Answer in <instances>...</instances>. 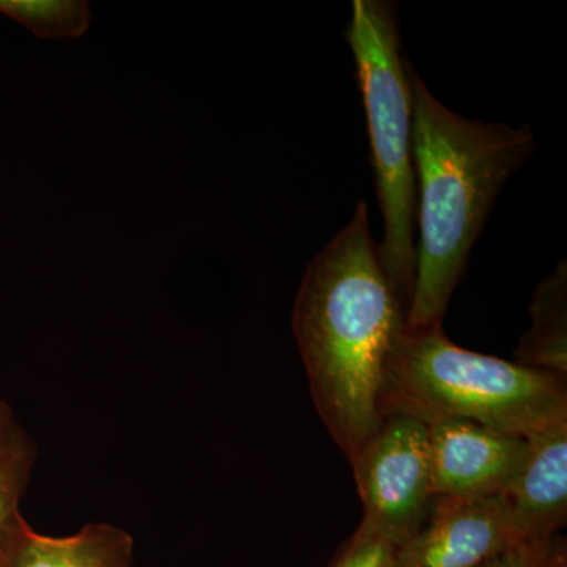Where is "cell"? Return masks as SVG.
Listing matches in <instances>:
<instances>
[{"mask_svg": "<svg viewBox=\"0 0 567 567\" xmlns=\"http://www.w3.org/2000/svg\"><path fill=\"white\" fill-rule=\"evenodd\" d=\"M330 567H395V548L360 525Z\"/></svg>", "mask_w": 567, "mask_h": 567, "instance_id": "13", "label": "cell"}, {"mask_svg": "<svg viewBox=\"0 0 567 567\" xmlns=\"http://www.w3.org/2000/svg\"><path fill=\"white\" fill-rule=\"evenodd\" d=\"M405 327L361 203L309 264L292 317L317 413L347 461L385 417L388 358Z\"/></svg>", "mask_w": 567, "mask_h": 567, "instance_id": "1", "label": "cell"}, {"mask_svg": "<svg viewBox=\"0 0 567 567\" xmlns=\"http://www.w3.org/2000/svg\"><path fill=\"white\" fill-rule=\"evenodd\" d=\"M134 539L111 524H87L74 535H41L17 514L0 533V567H132Z\"/></svg>", "mask_w": 567, "mask_h": 567, "instance_id": "9", "label": "cell"}, {"mask_svg": "<svg viewBox=\"0 0 567 567\" xmlns=\"http://www.w3.org/2000/svg\"><path fill=\"white\" fill-rule=\"evenodd\" d=\"M363 505L361 527L394 548L423 528L434 503L427 425L386 413L352 461Z\"/></svg>", "mask_w": 567, "mask_h": 567, "instance_id": "5", "label": "cell"}, {"mask_svg": "<svg viewBox=\"0 0 567 567\" xmlns=\"http://www.w3.org/2000/svg\"><path fill=\"white\" fill-rule=\"evenodd\" d=\"M347 40L357 61L383 215L380 262L395 297L409 311L416 276V174L409 69L399 47L390 3L354 0Z\"/></svg>", "mask_w": 567, "mask_h": 567, "instance_id": "4", "label": "cell"}, {"mask_svg": "<svg viewBox=\"0 0 567 567\" xmlns=\"http://www.w3.org/2000/svg\"><path fill=\"white\" fill-rule=\"evenodd\" d=\"M563 558H567L566 540L558 535L543 543L516 544L481 567H555Z\"/></svg>", "mask_w": 567, "mask_h": 567, "instance_id": "14", "label": "cell"}, {"mask_svg": "<svg viewBox=\"0 0 567 567\" xmlns=\"http://www.w3.org/2000/svg\"><path fill=\"white\" fill-rule=\"evenodd\" d=\"M35 442L7 402L0 401V533L20 513L35 465Z\"/></svg>", "mask_w": 567, "mask_h": 567, "instance_id": "11", "label": "cell"}, {"mask_svg": "<svg viewBox=\"0 0 567 567\" xmlns=\"http://www.w3.org/2000/svg\"><path fill=\"white\" fill-rule=\"evenodd\" d=\"M383 410L425 425L464 420L529 439L567 421V383L566 377L470 352L442 327H405L388 358Z\"/></svg>", "mask_w": 567, "mask_h": 567, "instance_id": "3", "label": "cell"}, {"mask_svg": "<svg viewBox=\"0 0 567 567\" xmlns=\"http://www.w3.org/2000/svg\"><path fill=\"white\" fill-rule=\"evenodd\" d=\"M555 567H567V558H563Z\"/></svg>", "mask_w": 567, "mask_h": 567, "instance_id": "15", "label": "cell"}, {"mask_svg": "<svg viewBox=\"0 0 567 567\" xmlns=\"http://www.w3.org/2000/svg\"><path fill=\"white\" fill-rule=\"evenodd\" d=\"M413 103V163L420 177V246L406 311L412 330L442 327L470 251L507 178L535 140L506 123L466 121L443 106L406 63Z\"/></svg>", "mask_w": 567, "mask_h": 567, "instance_id": "2", "label": "cell"}, {"mask_svg": "<svg viewBox=\"0 0 567 567\" xmlns=\"http://www.w3.org/2000/svg\"><path fill=\"white\" fill-rule=\"evenodd\" d=\"M527 440V462L506 498L518 543H543L567 524V421Z\"/></svg>", "mask_w": 567, "mask_h": 567, "instance_id": "8", "label": "cell"}, {"mask_svg": "<svg viewBox=\"0 0 567 567\" xmlns=\"http://www.w3.org/2000/svg\"><path fill=\"white\" fill-rule=\"evenodd\" d=\"M516 544L506 495L435 496L423 528L395 548V567H481Z\"/></svg>", "mask_w": 567, "mask_h": 567, "instance_id": "7", "label": "cell"}, {"mask_svg": "<svg viewBox=\"0 0 567 567\" xmlns=\"http://www.w3.org/2000/svg\"><path fill=\"white\" fill-rule=\"evenodd\" d=\"M566 262L537 287L532 303L533 324L522 336L516 363L566 377L567 374Z\"/></svg>", "mask_w": 567, "mask_h": 567, "instance_id": "10", "label": "cell"}, {"mask_svg": "<svg viewBox=\"0 0 567 567\" xmlns=\"http://www.w3.org/2000/svg\"><path fill=\"white\" fill-rule=\"evenodd\" d=\"M435 496L506 495L528 457V440L464 420L427 425Z\"/></svg>", "mask_w": 567, "mask_h": 567, "instance_id": "6", "label": "cell"}, {"mask_svg": "<svg viewBox=\"0 0 567 567\" xmlns=\"http://www.w3.org/2000/svg\"><path fill=\"white\" fill-rule=\"evenodd\" d=\"M0 13L47 40L80 39L92 22L85 0H0Z\"/></svg>", "mask_w": 567, "mask_h": 567, "instance_id": "12", "label": "cell"}]
</instances>
